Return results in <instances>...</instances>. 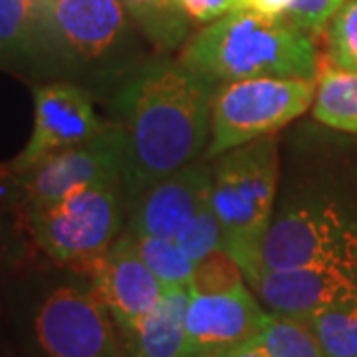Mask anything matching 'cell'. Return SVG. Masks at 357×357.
<instances>
[{
  "instance_id": "obj_3",
  "label": "cell",
  "mask_w": 357,
  "mask_h": 357,
  "mask_svg": "<svg viewBox=\"0 0 357 357\" xmlns=\"http://www.w3.org/2000/svg\"><path fill=\"white\" fill-rule=\"evenodd\" d=\"M42 70L68 82H115L135 48L133 20L119 0H42Z\"/></svg>"
},
{
  "instance_id": "obj_5",
  "label": "cell",
  "mask_w": 357,
  "mask_h": 357,
  "mask_svg": "<svg viewBox=\"0 0 357 357\" xmlns=\"http://www.w3.org/2000/svg\"><path fill=\"white\" fill-rule=\"evenodd\" d=\"M316 79L250 77L220 84L211 105V139L204 159L276 133L307 112L316 98Z\"/></svg>"
},
{
  "instance_id": "obj_28",
  "label": "cell",
  "mask_w": 357,
  "mask_h": 357,
  "mask_svg": "<svg viewBox=\"0 0 357 357\" xmlns=\"http://www.w3.org/2000/svg\"><path fill=\"white\" fill-rule=\"evenodd\" d=\"M218 357H270L268 356V351L262 347V345L255 340H250V342H246L243 345H236V347H232L229 351H225V354H220Z\"/></svg>"
},
{
  "instance_id": "obj_18",
  "label": "cell",
  "mask_w": 357,
  "mask_h": 357,
  "mask_svg": "<svg viewBox=\"0 0 357 357\" xmlns=\"http://www.w3.org/2000/svg\"><path fill=\"white\" fill-rule=\"evenodd\" d=\"M133 24L159 52L183 48L189 40L191 20L177 0H119Z\"/></svg>"
},
{
  "instance_id": "obj_24",
  "label": "cell",
  "mask_w": 357,
  "mask_h": 357,
  "mask_svg": "<svg viewBox=\"0 0 357 357\" xmlns=\"http://www.w3.org/2000/svg\"><path fill=\"white\" fill-rule=\"evenodd\" d=\"M175 241L181 244V248L187 252L195 264L208 255H213L218 248H222V227L211 204V197L204 201L199 213L192 217L191 222L183 229Z\"/></svg>"
},
{
  "instance_id": "obj_1",
  "label": "cell",
  "mask_w": 357,
  "mask_h": 357,
  "mask_svg": "<svg viewBox=\"0 0 357 357\" xmlns=\"http://www.w3.org/2000/svg\"><path fill=\"white\" fill-rule=\"evenodd\" d=\"M215 89L178 60L141 66L117 86L114 102L126 133L128 206L145 187L204 155Z\"/></svg>"
},
{
  "instance_id": "obj_20",
  "label": "cell",
  "mask_w": 357,
  "mask_h": 357,
  "mask_svg": "<svg viewBox=\"0 0 357 357\" xmlns=\"http://www.w3.org/2000/svg\"><path fill=\"white\" fill-rule=\"evenodd\" d=\"M256 342L270 357H326L310 326L296 316L270 312Z\"/></svg>"
},
{
  "instance_id": "obj_10",
  "label": "cell",
  "mask_w": 357,
  "mask_h": 357,
  "mask_svg": "<svg viewBox=\"0 0 357 357\" xmlns=\"http://www.w3.org/2000/svg\"><path fill=\"white\" fill-rule=\"evenodd\" d=\"M34 129L8 171L24 173L50 155L86 143L102 133L103 123L96 114L91 93L74 82H50L34 88Z\"/></svg>"
},
{
  "instance_id": "obj_21",
  "label": "cell",
  "mask_w": 357,
  "mask_h": 357,
  "mask_svg": "<svg viewBox=\"0 0 357 357\" xmlns=\"http://www.w3.org/2000/svg\"><path fill=\"white\" fill-rule=\"evenodd\" d=\"M135 250L147 268L159 278L163 286H183L189 288L195 272V262L181 248L175 238L131 234Z\"/></svg>"
},
{
  "instance_id": "obj_13",
  "label": "cell",
  "mask_w": 357,
  "mask_h": 357,
  "mask_svg": "<svg viewBox=\"0 0 357 357\" xmlns=\"http://www.w3.org/2000/svg\"><path fill=\"white\" fill-rule=\"evenodd\" d=\"M268 312L246 284L220 294H191L187 307L189 357H218L262 332Z\"/></svg>"
},
{
  "instance_id": "obj_14",
  "label": "cell",
  "mask_w": 357,
  "mask_h": 357,
  "mask_svg": "<svg viewBox=\"0 0 357 357\" xmlns=\"http://www.w3.org/2000/svg\"><path fill=\"white\" fill-rule=\"evenodd\" d=\"M213 167L195 161L145 187L133 199L129 234L177 238L211 197Z\"/></svg>"
},
{
  "instance_id": "obj_19",
  "label": "cell",
  "mask_w": 357,
  "mask_h": 357,
  "mask_svg": "<svg viewBox=\"0 0 357 357\" xmlns=\"http://www.w3.org/2000/svg\"><path fill=\"white\" fill-rule=\"evenodd\" d=\"M326 357H357V300L321 307L302 318Z\"/></svg>"
},
{
  "instance_id": "obj_8",
  "label": "cell",
  "mask_w": 357,
  "mask_h": 357,
  "mask_svg": "<svg viewBox=\"0 0 357 357\" xmlns=\"http://www.w3.org/2000/svg\"><path fill=\"white\" fill-rule=\"evenodd\" d=\"M114 324L89 282L64 280L36 300L30 337L40 357H126Z\"/></svg>"
},
{
  "instance_id": "obj_11",
  "label": "cell",
  "mask_w": 357,
  "mask_h": 357,
  "mask_svg": "<svg viewBox=\"0 0 357 357\" xmlns=\"http://www.w3.org/2000/svg\"><path fill=\"white\" fill-rule=\"evenodd\" d=\"M112 314L119 332L131 328L161 300L165 286L135 250L128 230L103 255L79 270Z\"/></svg>"
},
{
  "instance_id": "obj_26",
  "label": "cell",
  "mask_w": 357,
  "mask_h": 357,
  "mask_svg": "<svg viewBox=\"0 0 357 357\" xmlns=\"http://www.w3.org/2000/svg\"><path fill=\"white\" fill-rule=\"evenodd\" d=\"M189 20L211 24L238 10H250L248 0H177Z\"/></svg>"
},
{
  "instance_id": "obj_4",
  "label": "cell",
  "mask_w": 357,
  "mask_h": 357,
  "mask_svg": "<svg viewBox=\"0 0 357 357\" xmlns=\"http://www.w3.org/2000/svg\"><path fill=\"white\" fill-rule=\"evenodd\" d=\"M213 167L211 204L222 227V248L243 274L252 268L272 222L280 177L278 145L272 135L250 141L217 157Z\"/></svg>"
},
{
  "instance_id": "obj_25",
  "label": "cell",
  "mask_w": 357,
  "mask_h": 357,
  "mask_svg": "<svg viewBox=\"0 0 357 357\" xmlns=\"http://www.w3.org/2000/svg\"><path fill=\"white\" fill-rule=\"evenodd\" d=\"M344 2L345 0H296L286 20L314 38L326 30L328 22L344 6Z\"/></svg>"
},
{
  "instance_id": "obj_16",
  "label": "cell",
  "mask_w": 357,
  "mask_h": 357,
  "mask_svg": "<svg viewBox=\"0 0 357 357\" xmlns=\"http://www.w3.org/2000/svg\"><path fill=\"white\" fill-rule=\"evenodd\" d=\"M42 0H0V66L42 70Z\"/></svg>"
},
{
  "instance_id": "obj_27",
  "label": "cell",
  "mask_w": 357,
  "mask_h": 357,
  "mask_svg": "<svg viewBox=\"0 0 357 357\" xmlns=\"http://www.w3.org/2000/svg\"><path fill=\"white\" fill-rule=\"evenodd\" d=\"M296 0H248L250 10L270 18H286Z\"/></svg>"
},
{
  "instance_id": "obj_2",
  "label": "cell",
  "mask_w": 357,
  "mask_h": 357,
  "mask_svg": "<svg viewBox=\"0 0 357 357\" xmlns=\"http://www.w3.org/2000/svg\"><path fill=\"white\" fill-rule=\"evenodd\" d=\"M178 62L217 88L250 77L318 79L321 58L314 38L290 20L238 10L187 40Z\"/></svg>"
},
{
  "instance_id": "obj_22",
  "label": "cell",
  "mask_w": 357,
  "mask_h": 357,
  "mask_svg": "<svg viewBox=\"0 0 357 357\" xmlns=\"http://www.w3.org/2000/svg\"><path fill=\"white\" fill-rule=\"evenodd\" d=\"M326 60L357 72V0H345L326 26Z\"/></svg>"
},
{
  "instance_id": "obj_7",
  "label": "cell",
  "mask_w": 357,
  "mask_h": 357,
  "mask_svg": "<svg viewBox=\"0 0 357 357\" xmlns=\"http://www.w3.org/2000/svg\"><path fill=\"white\" fill-rule=\"evenodd\" d=\"M335 262H357V218L333 201L307 199L272 217L255 264L244 276Z\"/></svg>"
},
{
  "instance_id": "obj_15",
  "label": "cell",
  "mask_w": 357,
  "mask_h": 357,
  "mask_svg": "<svg viewBox=\"0 0 357 357\" xmlns=\"http://www.w3.org/2000/svg\"><path fill=\"white\" fill-rule=\"evenodd\" d=\"M189 300V288L165 286L159 304L131 328L119 332L129 357H189L185 326Z\"/></svg>"
},
{
  "instance_id": "obj_23",
  "label": "cell",
  "mask_w": 357,
  "mask_h": 357,
  "mask_svg": "<svg viewBox=\"0 0 357 357\" xmlns=\"http://www.w3.org/2000/svg\"><path fill=\"white\" fill-rule=\"evenodd\" d=\"M243 284H246V280L236 260L225 248H218L213 255H208L195 264L189 292L220 294L234 290Z\"/></svg>"
},
{
  "instance_id": "obj_12",
  "label": "cell",
  "mask_w": 357,
  "mask_h": 357,
  "mask_svg": "<svg viewBox=\"0 0 357 357\" xmlns=\"http://www.w3.org/2000/svg\"><path fill=\"white\" fill-rule=\"evenodd\" d=\"M244 280L270 312L296 318L357 300V262L258 270L244 276Z\"/></svg>"
},
{
  "instance_id": "obj_17",
  "label": "cell",
  "mask_w": 357,
  "mask_h": 357,
  "mask_svg": "<svg viewBox=\"0 0 357 357\" xmlns=\"http://www.w3.org/2000/svg\"><path fill=\"white\" fill-rule=\"evenodd\" d=\"M316 98L312 114L328 128L357 133V72L328 62H319Z\"/></svg>"
},
{
  "instance_id": "obj_6",
  "label": "cell",
  "mask_w": 357,
  "mask_h": 357,
  "mask_svg": "<svg viewBox=\"0 0 357 357\" xmlns=\"http://www.w3.org/2000/svg\"><path fill=\"white\" fill-rule=\"evenodd\" d=\"M126 208L123 183H114L77 191L50 206L24 213V218L44 255L79 272L117 241Z\"/></svg>"
},
{
  "instance_id": "obj_9",
  "label": "cell",
  "mask_w": 357,
  "mask_h": 357,
  "mask_svg": "<svg viewBox=\"0 0 357 357\" xmlns=\"http://www.w3.org/2000/svg\"><path fill=\"white\" fill-rule=\"evenodd\" d=\"M126 133L119 121L107 123L86 143L58 151L24 173L14 175L22 213L44 208L77 191L123 183Z\"/></svg>"
},
{
  "instance_id": "obj_29",
  "label": "cell",
  "mask_w": 357,
  "mask_h": 357,
  "mask_svg": "<svg viewBox=\"0 0 357 357\" xmlns=\"http://www.w3.org/2000/svg\"><path fill=\"white\" fill-rule=\"evenodd\" d=\"M2 238L4 236H2V227H0V252H2Z\"/></svg>"
}]
</instances>
